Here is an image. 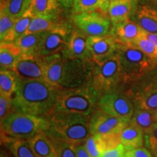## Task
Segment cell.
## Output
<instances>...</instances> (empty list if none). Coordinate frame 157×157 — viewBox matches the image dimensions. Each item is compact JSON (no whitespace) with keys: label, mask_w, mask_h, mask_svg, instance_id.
Returning <instances> with one entry per match:
<instances>
[{"label":"cell","mask_w":157,"mask_h":157,"mask_svg":"<svg viewBox=\"0 0 157 157\" xmlns=\"http://www.w3.org/2000/svg\"><path fill=\"white\" fill-rule=\"evenodd\" d=\"M74 22L82 32L89 36H105L111 29L109 20L97 12L76 14Z\"/></svg>","instance_id":"obj_9"},{"label":"cell","mask_w":157,"mask_h":157,"mask_svg":"<svg viewBox=\"0 0 157 157\" xmlns=\"http://www.w3.org/2000/svg\"><path fill=\"white\" fill-rule=\"evenodd\" d=\"M124 157H153L151 152L146 148L139 147L126 151Z\"/></svg>","instance_id":"obj_39"},{"label":"cell","mask_w":157,"mask_h":157,"mask_svg":"<svg viewBox=\"0 0 157 157\" xmlns=\"http://www.w3.org/2000/svg\"><path fill=\"white\" fill-rule=\"evenodd\" d=\"M54 17L34 16L26 31V34L43 32L52 30L59 26L54 21Z\"/></svg>","instance_id":"obj_30"},{"label":"cell","mask_w":157,"mask_h":157,"mask_svg":"<svg viewBox=\"0 0 157 157\" xmlns=\"http://www.w3.org/2000/svg\"><path fill=\"white\" fill-rule=\"evenodd\" d=\"M66 54L68 58L73 60H84L91 56L87 48V37L80 31H74L66 47Z\"/></svg>","instance_id":"obj_14"},{"label":"cell","mask_w":157,"mask_h":157,"mask_svg":"<svg viewBox=\"0 0 157 157\" xmlns=\"http://www.w3.org/2000/svg\"><path fill=\"white\" fill-rule=\"evenodd\" d=\"M6 0H0V3H1V7H2L4 4L5 3Z\"/></svg>","instance_id":"obj_44"},{"label":"cell","mask_w":157,"mask_h":157,"mask_svg":"<svg viewBox=\"0 0 157 157\" xmlns=\"http://www.w3.org/2000/svg\"><path fill=\"white\" fill-rule=\"evenodd\" d=\"M69 39V34L67 29L60 25L52 30L47 31L37 51L36 56L46 59L58 54L67 47Z\"/></svg>","instance_id":"obj_10"},{"label":"cell","mask_w":157,"mask_h":157,"mask_svg":"<svg viewBox=\"0 0 157 157\" xmlns=\"http://www.w3.org/2000/svg\"><path fill=\"white\" fill-rule=\"evenodd\" d=\"M12 109V98L0 94V119L1 121L10 112Z\"/></svg>","instance_id":"obj_37"},{"label":"cell","mask_w":157,"mask_h":157,"mask_svg":"<svg viewBox=\"0 0 157 157\" xmlns=\"http://www.w3.org/2000/svg\"><path fill=\"white\" fill-rule=\"evenodd\" d=\"M144 36L148 39L149 40L151 41L157 47V34H151V33H147L145 31Z\"/></svg>","instance_id":"obj_42"},{"label":"cell","mask_w":157,"mask_h":157,"mask_svg":"<svg viewBox=\"0 0 157 157\" xmlns=\"http://www.w3.org/2000/svg\"><path fill=\"white\" fill-rule=\"evenodd\" d=\"M110 2L109 0H74L73 13L74 14L96 11L108 13Z\"/></svg>","instance_id":"obj_24"},{"label":"cell","mask_w":157,"mask_h":157,"mask_svg":"<svg viewBox=\"0 0 157 157\" xmlns=\"http://www.w3.org/2000/svg\"><path fill=\"white\" fill-rule=\"evenodd\" d=\"M16 20L1 10L0 13V40L1 43H10V39Z\"/></svg>","instance_id":"obj_32"},{"label":"cell","mask_w":157,"mask_h":157,"mask_svg":"<svg viewBox=\"0 0 157 157\" xmlns=\"http://www.w3.org/2000/svg\"><path fill=\"white\" fill-rule=\"evenodd\" d=\"M145 143L147 148L149 149L155 156H157V124L151 129L148 132L145 134Z\"/></svg>","instance_id":"obj_35"},{"label":"cell","mask_w":157,"mask_h":157,"mask_svg":"<svg viewBox=\"0 0 157 157\" xmlns=\"http://www.w3.org/2000/svg\"><path fill=\"white\" fill-rule=\"evenodd\" d=\"M138 107L156 113L157 111V84H151L138 95Z\"/></svg>","instance_id":"obj_27"},{"label":"cell","mask_w":157,"mask_h":157,"mask_svg":"<svg viewBox=\"0 0 157 157\" xmlns=\"http://www.w3.org/2000/svg\"><path fill=\"white\" fill-rule=\"evenodd\" d=\"M84 146L92 157H101L103 151L96 136L90 135L84 143Z\"/></svg>","instance_id":"obj_36"},{"label":"cell","mask_w":157,"mask_h":157,"mask_svg":"<svg viewBox=\"0 0 157 157\" xmlns=\"http://www.w3.org/2000/svg\"><path fill=\"white\" fill-rule=\"evenodd\" d=\"M38 157H57L53 146L44 132H40L29 140Z\"/></svg>","instance_id":"obj_21"},{"label":"cell","mask_w":157,"mask_h":157,"mask_svg":"<svg viewBox=\"0 0 157 157\" xmlns=\"http://www.w3.org/2000/svg\"><path fill=\"white\" fill-rule=\"evenodd\" d=\"M132 0H117L110 2L108 13L113 24L128 18L132 10Z\"/></svg>","instance_id":"obj_20"},{"label":"cell","mask_w":157,"mask_h":157,"mask_svg":"<svg viewBox=\"0 0 157 157\" xmlns=\"http://www.w3.org/2000/svg\"><path fill=\"white\" fill-rule=\"evenodd\" d=\"M21 49L15 43H1L0 65L1 69L13 70L16 63L22 58Z\"/></svg>","instance_id":"obj_16"},{"label":"cell","mask_w":157,"mask_h":157,"mask_svg":"<svg viewBox=\"0 0 157 157\" xmlns=\"http://www.w3.org/2000/svg\"><path fill=\"white\" fill-rule=\"evenodd\" d=\"M143 134L144 132L140 129L130 123L122 129L120 133L121 143L124 146L126 151L143 146Z\"/></svg>","instance_id":"obj_19"},{"label":"cell","mask_w":157,"mask_h":157,"mask_svg":"<svg viewBox=\"0 0 157 157\" xmlns=\"http://www.w3.org/2000/svg\"><path fill=\"white\" fill-rule=\"evenodd\" d=\"M9 148L14 157H38L29 140L17 139L10 141Z\"/></svg>","instance_id":"obj_31"},{"label":"cell","mask_w":157,"mask_h":157,"mask_svg":"<svg viewBox=\"0 0 157 157\" xmlns=\"http://www.w3.org/2000/svg\"><path fill=\"white\" fill-rule=\"evenodd\" d=\"M46 61L45 81L61 90L84 86L91 76L83 60L62 58L56 54L44 59Z\"/></svg>","instance_id":"obj_2"},{"label":"cell","mask_w":157,"mask_h":157,"mask_svg":"<svg viewBox=\"0 0 157 157\" xmlns=\"http://www.w3.org/2000/svg\"><path fill=\"white\" fill-rule=\"evenodd\" d=\"M47 31L25 34L14 42L21 49L23 56H36L39 46L46 34Z\"/></svg>","instance_id":"obj_17"},{"label":"cell","mask_w":157,"mask_h":157,"mask_svg":"<svg viewBox=\"0 0 157 157\" xmlns=\"http://www.w3.org/2000/svg\"><path fill=\"white\" fill-rule=\"evenodd\" d=\"M126 149L121 143L115 148L105 151L101 155V157H124Z\"/></svg>","instance_id":"obj_38"},{"label":"cell","mask_w":157,"mask_h":157,"mask_svg":"<svg viewBox=\"0 0 157 157\" xmlns=\"http://www.w3.org/2000/svg\"><path fill=\"white\" fill-rule=\"evenodd\" d=\"M30 10L34 16L56 18L58 2L56 0H33Z\"/></svg>","instance_id":"obj_25"},{"label":"cell","mask_w":157,"mask_h":157,"mask_svg":"<svg viewBox=\"0 0 157 157\" xmlns=\"http://www.w3.org/2000/svg\"><path fill=\"white\" fill-rule=\"evenodd\" d=\"M135 22L146 32L157 34V13L154 10L142 6L137 12Z\"/></svg>","instance_id":"obj_18"},{"label":"cell","mask_w":157,"mask_h":157,"mask_svg":"<svg viewBox=\"0 0 157 157\" xmlns=\"http://www.w3.org/2000/svg\"><path fill=\"white\" fill-rule=\"evenodd\" d=\"M50 128V121L40 116L12 111L1 121L2 137L9 143L13 140H29Z\"/></svg>","instance_id":"obj_3"},{"label":"cell","mask_w":157,"mask_h":157,"mask_svg":"<svg viewBox=\"0 0 157 157\" xmlns=\"http://www.w3.org/2000/svg\"><path fill=\"white\" fill-rule=\"evenodd\" d=\"M58 3L65 9H70L71 7H73L74 0H56Z\"/></svg>","instance_id":"obj_41"},{"label":"cell","mask_w":157,"mask_h":157,"mask_svg":"<svg viewBox=\"0 0 157 157\" xmlns=\"http://www.w3.org/2000/svg\"><path fill=\"white\" fill-rule=\"evenodd\" d=\"M74 146L76 151V157H92L88 153L84 144L74 145Z\"/></svg>","instance_id":"obj_40"},{"label":"cell","mask_w":157,"mask_h":157,"mask_svg":"<svg viewBox=\"0 0 157 157\" xmlns=\"http://www.w3.org/2000/svg\"><path fill=\"white\" fill-rule=\"evenodd\" d=\"M123 79L124 82L137 81L154 65V59L146 56L133 44H123L118 48Z\"/></svg>","instance_id":"obj_6"},{"label":"cell","mask_w":157,"mask_h":157,"mask_svg":"<svg viewBox=\"0 0 157 157\" xmlns=\"http://www.w3.org/2000/svg\"><path fill=\"white\" fill-rule=\"evenodd\" d=\"M128 124L123 119L108 114L101 109L95 111L90 119V133L94 136L121 132Z\"/></svg>","instance_id":"obj_11"},{"label":"cell","mask_w":157,"mask_h":157,"mask_svg":"<svg viewBox=\"0 0 157 157\" xmlns=\"http://www.w3.org/2000/svg\"><path fill=\"white\" fill-rule=\"evenodd\" d=\"M87 48L91 57L96 63H101L112 56L117 46L111 36H88Z\"/></svg>","instance_id":"obj_13"},{"label":"cell","mask_w":157,"mask_h":157,"mask_svg":"<svg viewBox=\"0 0 157 157\" xmlns=\"http://www.w3.org/2000/svg\"><path fill=\"white\" fill-rule=\"evenodd\" d=\"M33 0H6L1 10L17 20L30 9Z\"/></svg>","instance_id":"obj_26"},{"label":"cell","mask_w":157,"mask_h":157,"mask_svg":"<svg viewBox=\"0 0 157 157\" xmlns=\"http://www.w3.org/2000/svg\"><path fill=\"white\" fill-rule=\"evenodd\" d=\"M50 116L51 132L73 145L84 144L90 136L88 116L54 110Z\"/></svg>","instance_id":"obj_4"},{"label":"cell","mask_w":157,"mask_h":157,"mask_svg":"<svg viewBox=\"0 0 157 157\" xmlns=\"http://www.w3.org/2000/svg\"><path fill=\"white\" fill-rule=\"evenodd\" d=\"M114 33L124 44H134L144 35L145 31L135 21L127 18L114 24Z\"/></svg>","instance_id":"obj_15"},{"label":"cell","mask_w":157,"mask_h":157,"mask_svg":"<svg viewBox=\"0 0 157 157\" xmlns=\"http://www.w3.org/2000/svg\"><path fill=\"white\" fill-rule=\"evenodd\" d=\"M12 71L19 79L44 80L46 61L37 56H22Z\"/></svg>","instance_id":"obj_12"},{"label":"cell","mask_w":157,"mask_h":157,"mask_svg":"<svg viewBox=\"0 0 157 157\" xmlns=\"http://www.w3.org/2000/svg\"><path fill=\"white\" fill-rule=\"evenodd\" d=\"M34 16V14L31 13V10L29 9L22 17L15 21L14 27L12 31L10 39V43H14L15 41L26 34L29 24Z\"/></svg>","instance_id":"obj_29"},{"label":"cell","mask_w":157,"mask_h":157,"mask_svg":"<svg viewBox=\"0 0 157 157\" xmlns=\"http://www.w3.org/2000/svg\"><path fill=\"white\" fill-rule=\"evenodd\" d=\"M99 99V91L93 85L61 90L55 110L89 117L95 111Z\"/></svg>","instance_id":"obj_5"},{"label":"cell","mask_w":157,"mask_h":157,"mask_svg":"<svg viewBox=\"0 0 157 157\" xmlns=\"http://www.w3.org/2000/svg\"><path fill=\"white\" fill-rule=\"evenodd\" d=\"M100 109L108 114L130 122L134 113V108L131 101L124 95L117 93H107L99 99Z\"/></svg>","instance_id":"obj_8"},{"label":"cell","mask_w":157,"mask_h":157,"mask_svg":"<svg viewBox=\"0 0 157 157\" xmlns=\"http://www.w3.org/2000/svg\"><path fill=\"white\" fill-rule=\"evenodd\" d=\"M0 157H14V156H13V155L11 153V151L9 152L7 149L2 148Z\"/></svg>","instance_id":"obj_43"},{"label":"cell","mask_w":157,"mask_h":157,"mask_svg":"<svg viewBox=\"0 0 157 157\" xmlns=\"http://www.w3.org/2000/svg\"><path fill=\"white\" fill-rule=\"evenodd\" d=\"M110 2H113V1H117V0H109Z\"/></svg>","instance_id":"obj_45"},{"label":"cell","mask_w":157,"mask_h":157,"mask_svg":"<svg viewBox=\"0 0 157 157\" xmlns=\"http://www.w3.org/2000/svg\"><path fill=\"white\" fill-rule=\"evenodd\" d=\"M156 157H157V156H156Z\"/></svg>","instance_id":"obj_46"},{"label":"cell","mask_w":157,"mask_h":157,"mask_svg":"<svg viewBox=\"0 0 157 157\" xmlns=\"http://www.w3.org/2000/svg\"><path fill=\"white\" fill-rule=\"evenodd\" d=\"M60 91L45 80L17 78L12 98V111L40 117L50 116L56 109Z\"/></svg>","instance_id":"obj_1"},{"label":"cell","mask_w":157,"mask_h":157,"mask_svg":"<svg viewBox=\"0 0 157 157\" xmlns=\"http://www.w3.org/2000/svg\"><path fill=\"white\" fill-rule=\"evenodd\" d=\"M53 146L57 157H76L73 144L51 132L50 129L44 132Z\"/></svg>","instance_id":"obj_23"},{"label":"cell","mask_w":157,"mask_h":157,"mask_svg":"<svg viewBox=\"0 0 157 157\" xmlns=\"http://www.w3.org/2000/svg\"><path fill=\"white\" fill-rule=\"evenodd\" d=\"M155 112L149 110L138 107L134 111L131 119V124L138 127L144 132V134L148 132L156 124L155 122Z\"/></svg>","instance_id":"obj_22"},{"label":"cell","mask_w":157,"mask_h":157,"mask_svg":"<svg viewBox=\"0 0 157 157\" xmlns=\"http://www.w3.org/2000/svg\"><path fill=\"white\" fill-rule=\"evenodd\" d=\"M120 133H111V134L98 135L96 137L98 138L100 146L101 147L103 153L105 151L113 148L119 146L121 143Z\"/></svg>","instance_id":"obj_33"},{"label":"cell","mask_w":157,"mask_h":157,"mask_svg":"<svg viewBox=\"0 0 157 157\" xmlns=\"http://www.w3.org/2000/svg\"><path fill=\"white\" fill-rule=\"evenodd\" d=\"M121 78L122 69L118 52L101 63H95L93 70V85L99 92L111 90Z\"/></svg>","instance_id":"obj_7"},{"label":"cell","mask_w":157,"mask_h":157,"mask_svg":"<svg viewBox=\"0 0 157 157\" xmlns=\"http://www.w3.org/2000/svg\"><path fill=\"white\" fill-rule=\"evenodd\" d=\"M133 44L137 46L151 58L157 59V47L144 35L135 41Z\"/></svg>","instance_id":"obj_34"},{"label":"cell","mask_w":157,"mask_h":157,"mask_svg":"<svg viewBox=\"0 0 157 157\" xmlns=\"http://www.w3.org/2000/svg\"><path fill=\"white\" fill-rule=\"evenodd\" d=\"M13 71L1 69L0 72V94L12 98L17 87V79Z\"/></svg>","instance_id":"obj_28"}]
</instances>
